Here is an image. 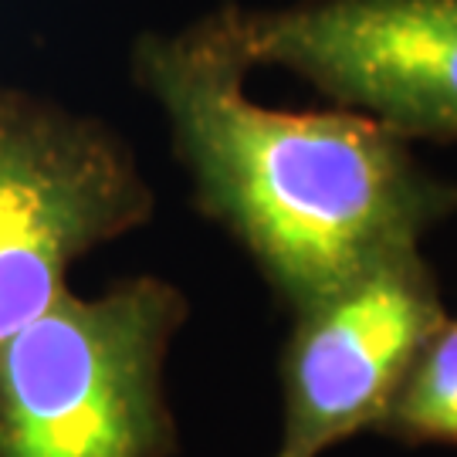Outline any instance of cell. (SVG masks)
<instances>
[{
	"instance_id": "cell-1",
	"label": "cell",
	"mask_w": 457,
	"mask_h": 457,
	"mask_svg": "<svg viewBox=\"0 0 457 457\" xmlns=\"http://www.w3.org/2000/svg\"><path fill=\"white\" fill-rule=\"evenodd\" d=\"M237 11L139 37L132 68L163 109L200 211L247 247L298 315L420 251L427 230L457 213V183L427 173L403 136L360 112L254 102Z\"/></svg>"
},
{
	"instance_id": "cell-2",
	"label": "cell",
	"mask_w": 457,
	"mask_h": 457,
	"mask_svg": "<svg viewBox=\"0 0 457 457\" xmlns=\"http://www.w3.org/2000/svg\"><path fill=\"white\" fill-rule=\"evenodd\" d=\"M187 315L163 278L65 292L0 349V457H166L163 360Z\"/></svg>"
},
{
	"instance_id": "cell-3",
	"label": "cell",
	"mask_w": 457,
	"mask_h": 457,
	"mask_svg": "<svg viewBox=\"0 0 457 457\" xmlns=\"http://www.w3.org/2000/svg\"><path fill=\"white\" fill-rule=\"evenodd\" d=\"M129 143L92 115L0 88V349L68 292V268L146 224Z\"/></svg>"
},
{
	"instance_id": "cell-4",
	"label": "cell",
	"mask_w": 457,
	"mask_h": 457,
	"mask_svg": "<svg viewBox=\"0 0 457 457\" xmlns=\"http://www.w3.org/2000/svg\"><path fill=\"white\" fill-rule=\"evenodd\" d=\"M251 65L288 68L403 139H457V0H312L237 11Z\"/></svg>"
},
{
	"instance_id": "cell-5",
	"label": "cell",
	"mask_w": 457,
	"mask_h": 457,
	"mask_svg": "<svg viewBox=\"0 0 457 457\" xmlns=\"http://www.w3.org/2000/svg\"><path fill=\"white\" fill-rule=\"evenodd\" d=\"M444 322L441 288L420 251L298 312L281 360L285 424L275 457H319L376 430Z\"/></svg>"
},
{
	"instance_id": "cell-6",
	"label": "cell",
	"mask_w": 457,
	"mask_h": 457,
	"mask_svg": "<svg viewBox=\"0 0 457 457\" xmlns=\"http://www.w3.org/2000/svg\"><path fill=\"white\" fill-rule=\"evenodd\" d=\"M376 434L407 444H457V319H447L420 349Z\"/></svg>"
}]
</instances>
